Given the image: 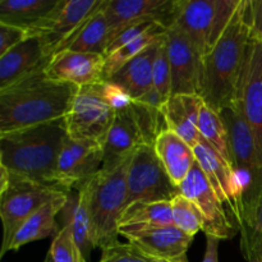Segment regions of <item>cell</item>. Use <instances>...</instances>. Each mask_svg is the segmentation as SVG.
I'll list each match as a JSON object with an SVG mask.
<instances>
[{
  "label": "cell",
  "mask_w": 262,
  "mask_h": 262,
  "mask_svg": "<svg viewBox=\"0 0 262 262\" xmlns=\"http://www.w3.org/2000/svg\"><path fill=\"white\" fill-rule=\"evenodd\" d=\"M248 42L250 0H241L215 48L201 59L199 95L205 105L216 113L237 102Z\"/></svg>",
  "instance_id": "cell-1"
},
{
  "label": "cell",
  "mask_w": 262,
  "mask_h": 262,
  "mask_svg": "<svg viewBox=\"0 0 262 262\" xmlns=\"http://www.w3.org/2000/svg\"><path fill=\"white\" fill-rule=\"evenodd\" d=\"M78 89L42 71L0 90V135L66 119Z\"/></svg>",
  "instance_id": "cell-2"
},
{
  "label": "cell",
  "mask_w": 262,
  "mask_h": 262,
  "mask_svg": "<svg viewBox=\"0 0 262 262\" xmlns=\"http://www.w3.org/2000/svg\"><path fill=\"white\" fill-rule=\"evenodd\" d=\"M67 137L66 119L0 135V165L15 177L61 189L56 165Z\"/></svg>",
  "instance_id": "cell-3"
},
{
  "label": "cell",
  "mask_w": 262,
  "mask_h": 262,
  "mask_svg": "<svg viewBox=\"0 0 262 262\" xmlns=\"http://www.w3.org/2000/svg\"><path fill=\"white\" fill-rule=\"evenodd\" d=\"M219 114L227 127L233 169L242 194V228L252 216L262 197V161L256 147L253 133L238 104V100L235 105L225 107Z\"/></svg>",
  "instance_id": "cell-4"
},
{
  "label": "cell",
  "mask_w": 262,
  "mask_h": 262,
  "mask_svg": "<svg viewBox=\"0 0 262 262\" xmlns=\"http://www.w3.org/2000/svg\"><path fill=\"white\" fill-rule=\"evenodd\" d=\"M130 158L113 169L101 168L86 186L95 248L104 250L119 242V220L127 206V170Z\"/></svg>",
  "instance_id": "cell-5"
},
{
  "label": "cell",
  "mask_w": 262,
  "mask_h": 262,
  "mask_svg": "<svg viewBox=\"0 0 262 262\" xmlns=\"http://www.w3.org/2000/svg\"><path fill=\"white\" fill-rule=\"evenodd\" d=\"M165 128L160 110L133 101L115 113L105 140L102 169H113L129 159L141 146L154 145L159 133Z\"/></svg>",
  "instance_id": "cell-6"
},
{
  "label": "cell",
  "mask_w": 262,
  "mask_h": 262,
  "mask_svg": "<svg viewBox=\"0 0 262 262\" xmlns=\"http://www.w3.org/2000/svg\"><path fill=\"white\" fill-rule=\"evenodd\" d=\"M0 168V219L3 224L0 257H3L8 252L15 232L31 215L48 202L69 192L19 178L10 174L3 165Z\"/></svg>",
  "instance_id": "cell-7"
},
{
  "label": "cell",
  "mask_w": 262,
  "mask_h": 262,
  "mask_svg": "<svg viewBox=\"0 0 262 262\" xmlns=\"http://www.w3.org/2000/svg\"><path fill=\"white\" fill-rule=\"evenodd\" d=\"M241 0H181L174 25L189 38L201 58L206 56L229 26Z\"/></svg>",
  "instance_id": "cell-8"
},
{
  "label": "cell",
  "mask_w": 262,
  "mask_h": 262,
  "mask_svg": "<svg viewBox=\"0 0 262 262\" xmlns=\"http://www.w3.org/2000/svg\"><path fill=\"white\" fill-rule=\"evenodd\" d=\"M177 194L179 188L166 174L154 145L141 146L128 165L127 206L133 202H170Z\"/></svg>",
  "instance_id": "cell-9"
},
{
  "label": "cell",
  "mask_w": 262,
  "mask_h": 262,
  "mask_svg": "<svg viewBox=\"0 0 262 262\" xmlns=\"http://www.w3.org/2000/svg\"><path fill=\"white\" fill-rule=\"evenodd\" d=\"M114 110L105 100L101 83L79 87L66 117L68 136L104 146L114 119Z\"/></svg>",
  "instance_id": "cell-10"
},
{
  "label": "cell",
  "mask_w": 262,
  "mask_h": 262,
  "mask_svg": "<svg viewBox=\"0 0 262 262\" xmlns=\"http://www.w3.org/2000/svg\"><path fill=\"white\" fill-rule=\"evenodd\" d=\"M179 8L181 0H105L102 10L109 26V43L141 23L156 22L168 30L176 23Z\"/></svg>",
  "instance_id": "cell-11"
},
{
  "label": "cell",
  "mask_w": 262,
  "mask_h": 262,
  "mask_svg": "<svg viewBox=\"0 0 262 262\" xmlns=\"http://www.w3.org/2000/svg\"><path fill=\"white\" fill-rule=\"evenodd\" d=\"M179 193L199 207L204 219L202 232L206 235L222 241L232 239L239 233V228L217 199L199 163L194 164L187 178L179 186Z\"/></svg>",
  "instance_id": "cell-12"
},
{
  "label": "cell",
  "mask_w": 262,
  "mask_h": 262,
  "mask_svg": "<svg viewBox=\"0 0 262 262\" xmlns=\"http://www.w3.org/2000/svg\"><path fill=\"white\" fill-rule=\"evenodd\" d=\"M104 161L102 146L92 141H64L56 165V177L61 189L79 191L101 170Z\"/></svg>",
  "instance_id": "cell-13"
},
{
  "label": "cell",
  "mask_w": 262,
  "mask_h": 262,
  "mask_svg": "<svg viewBox=\"0 0 262 262\" xmlns=\"http://www.w3.org/2000/svg\"><path fill=\"white\" fill-rule=\"evenodd\" d=\"M104 3L105 0H60L37 35L49 55L54 58L60 53L84 23L101 9Z\"/></svg>",
  "instance_id": "cell-14"
},
{
  "label": "cell",
  "mask_w": 262,
  "mask_h": 262,
  "mask_svg": "<svg viewBox=\"0 0 262 262\" xmlns=\"http://www.w3.org/2000/svg\"><path fill=\"white\" fill-rule=\"evenodd\" d=\"M193 150L197 163L211 184L215 194L241 230L242 194L234 170L202 137H200Z\"/></svg>",
  "instance_id": "cell-15"
},
{
  "label": "cell",
  "mask_w": 262,
  "mask_h": 262,
  "mask_svg": "<svg viewBox=\"0 0 262 262\" xmlns=\"http://www.w3.org/2000/svg\"><path fill=\"white\" fill-rule=\"evenodd\" d=\"M238 104L253 133L262 161V43L248 42L238 87Z\"/></svg>",
  "instance_id": "cell-16"
},
{
  "label": "cell",
  "mask_w": 262,
  "mask_h": 262,
  "mask_svg": "<svg viewBox=\"0 0 262 262\" xmlns=\"http://www.w3.org/2000/svg\"><path fill=\"white\" fill-rule=\"evenodd\" d=\"M166 49L173 95H199L201 56L186 33L173 25L166 30Z\"/></svg>",
  "instance_id": "cell-17"
},
{
  "label": "cell",
  "mask_w": 262,
  "mask_h": 262,
  "mask_svg": "<svg viewBox=\"0 0 262 262\" xmlns=\"http://www.w3.org/2000/svg\"><path fill=\"white\" fill-rule=\"evenodd\" d=\"M163 40L146 49L106 79L107 82L124 89L130 95L133 101L148 105L160 112L163 104L154 87V64Z\"/></svg>",
  "instance_id": "cell-18"
},
{
  "label": "cell",
  "mask_w": 262,
  "mask_h": 262,
  "mask_svg": "<svg viewBox=\"0 0 262 262\" xmlns=\"http://www.w3.org/2000/svg\"><path fill=\"white\" fill-rule=\"evenodd\" d=\"M119 235L127 238L128 243H132L148 257L169 262H188L187 251L193 241V238L184 234L174 225L142 229H120Z\"/></svg>",
  "instance_id": "cell-19"
},
{
  "label": "cell",
  "mask_w": 262,
  "mask_h": 262,
  "mask_svg": "<svg viewBox=\"0 0 262 262\" xmlns=\"http://www.w3.org/2000/svg\"><path fill=\"white\" fill-rule=\"evenodd\" d=\"M38 36H30L7 54L0 56V90H5L17 82L46 71L51 61Z\"/></svg>",
  "instance_id": "cell-20"
},
{
  "label": "cell",
  "mask_w": 262,
  "mask_h": 262,
  "mask_svg": "<svg viewBox=\"0 0 262 262\" xmlns=\"http://www.w3.org/2000/svg\"><path fill=\"white\" fill-rule=\"evenodd\" d=\"M45 72L50 78L78 87L99 84L105 82V56L95 53L61 51L51 59Z\"/></svg>",
  "instance_id": "cell-21"
},
{
  "label": "cell",
  "mask_w": 262,
  "mask_h": 262,
  "mask_svg": "<svg viewBox=\"0 0 262 262\" xmlns=\"http://www.w3.org/2000/svg\"><path fill=\"white\" fill-rule=\"evenodd\" d=\"M204 105L200 95H173L161 107L165 128L173 130L194 147L201 137L199 119Z\"/></svg>",
  "instance_id": "cell-22"
},
{
  "label": "cell",
  "mask_w": 262,
  "mask_h": 262,
  "mask_svg": "<svg viewBox=\"0 0 262 262\" xmlns=\"http://www.w3.org/2000/svg\"><path fill=\"white\" fill-rule=\"evenodd\" d=\"M154 148L170 181L179 188L197 163L193 147L173 130L164 128L156 137Z\"/></svg>",
  "instance_id": "cell-23"
},
{
  "label": "cell",
  "mask_w": 262,
  "mask_h": 262,
  "mask_svg": "<svg viewBox=\"0 0 262 262\" xmlns=\"http://www.w3.org/2000/svg\"><path fill=\"white\" fill-rule=\"evenodd\" d=\"M60 0H0V22L37 36Z\"/></svg>",
  "instance_id": "cell-24"
},
{
  "label": "cell",
  "mask_w": 262,
  "mask_h": 262,
  "mask_svg": "<svg viewBox=\"0 0 262 262\" xmlns=\"http://www.w3.org/2000/svg\"><path fill=\"white\" fill-rule=\"evenodd\" d=\"M68 194L69 193L63 194V196L48 202L45 206H42L35 214L31 215L20 225L19 229L15 232L14 237H13L12 242L8 247V251L19 250L22 246L27 245V243L43 239V238H48L50 235L55 237L60 230L55 217L63 210L67 199H68Z\"/></svg>",
  "instance_id": "cell-25"
},
{
  "label": "cell",
  "mask_w": 262,
  "mask_h": 262,
  "mask_svg": "<svg viewBox=\"0 0 262 262\" xmlns=\"http://www.w3.org/2000/svg\"><path fill=\"white\" fill-rule=\"evenodd\" d=\"M60 214L63 215V225H68L71 228L82 255L87 260L91 251L95 250V242L86 186L79 191L69 192Z\"/></svg>",
  "instance_id": "cell-26"
},
{
  "label": "cell",
  "mask_w": 262,
  "mask_h": 262,
  "mask_svg": "<svg viewBox=\"0 0 262 262\" xmlns=\"http://www.w3.org/2000/svg\"><path fill=\"white\" fill-rule=\"evenodd\" d=\"M173 225L171 204L169 201L133 202L125 207L119 220V230Z\"/></svg>",
  "instance_id": "cell-27"
},
{
  "label": "cell",
  "mask_w": 262,
  "mask_h": 262,
  "mask_svg": "<svg viewBox=\"0 0 262 262\" xmlns=\"http://www.w3.org/2000/svg\"><path fill=\"white\" fill-rule=\"evenodd\" d=\"M107 43H109V26H107V19L101 8L94 17H91L84 23L83 27L61 51L71 50L79 51V53H95L105 56Z\"/></svg>",
  "instance_id": "cell-28"
},
{
  "label": "cell",
  "mask_w": 262,
  "mask_h": 262,
  "mask_svg": "<svg viewBox=\"0 0 262 262\" xmlns=\"http://www.w3.org/2000/svg\"><path fill=\"white\" fill-rule=\"evenodd\" d=\"M166 35V28L161 25L154 26L145 33L140 35L138 37L133 38L129 42L124 43L122 48L115 50L110 55L105 56V81L107 78L117 73L122 67H124L128 61L132 60L137 55H140L142 51L152 46L154 43L163 40Z\"/></svg>",
  "instance_id": "cell-29"
},
{
  "label": "cell",
  "mask_w": 262,
  "mask_h": 262,
  "mask_svg": "<svg viewBox=\"0 0 262 262\" xmlns=\"http://www.w3.org/2000/svg\"><path fill=\"white\" fill-rule=\"evenodd\" d=\"M199 132L200 136L233 168V158L227 127L219 113L210 109L207 105H204L200 113Z\"/></svg>",
  "instance_id": "cell-30"
},
{
  "label": "cell",
  "mask_w": 262,
  "mask_h": 262,
  "mask_svg": "<svg viewBox=\"0 0 262 262\" xmlns=\"http://www.w3.org/2000/svg\"><path fill=\"white\" fill-rule=\"evenodd\" d=\"M241 251L247 262H262V197L252 216L241 228Z\"/></svg>",
  "instance_id": "cell-31"
},
{
  "label": "cell",
  "mask_w": 262,
  "mask_h": 262,
  "mask_svg": "<svg viewBox=\"0 0 262 262\" xmlns=\"http://www.w3.org/2000/svg\"><path fill=\"white\" fill-rule=\"evenodd\" d=\"M174 227L193 238L204 228V219L199 207L183 194H177L170 201Z\"/></svg>",
  "instance_id": "cell-32"
},
{
  "label": "cell",
  "mask_w": 262,
  "mask_h": 262,
  "mask_svg": "<svg viewBox=\"0 0 262 262\" xmlns=\"http://www.w3.org/2000/svg\"><path fill=\"white\" fill-rule=\"evenodd\" d=\"M49 253L54 262H87L68 225H63L53 238Z\"/></svg>",
  "instance_id": "cell-33"
},
{
  "label": "cell",
  "mask_w": 262,
  "mask_h": 262,
  "mask_svg": "<svg viewBox=\"0 0 262 262\" xmlns=\"http://www.w3.org/2000/svg\"><path fill=\"white\" fill-rule=\"evenodd\" d=\"M154 87L160 97L161 104L164 105L171 96V73L165 38L161 42L155 64H154Z\"/></svg>",
  "instance_id": "cell-34"
},
{
  "label": "cell",
  "mask_w": 262,
  "mask_h": 262,
  "mask_svg": "<svg viewBox=\"0 0 262 262\" xmlns=\"http://www.w3.org/2000/svg\"><path fill=\"white\" fill-rule=\"evenodd\" d=\"M99 262H154L132 243H115L104 248Z\"/></svg>",
  "instance_id": "cell-35"
},
{
  "label": "cell",
  "mask_w": 262,
  "mask_h": 262,
  "mask_svg": "<svg viewBox=\"0 0 262 262\" xmlns=\"http://www.w3.org/2000/svg\"><path fill=\"white\" fill-rule=\"evenodd\" d=\"M28 37H30L28 31L17 26L0 22V56L7 54L13 48L27 40Z\"/></svg>",
  "instance_id": "cell-36"
},
{
  "label": "cell",
  "mask_w": 262,
  "mask_h": 262,
  "mask_svg": "<svg viewBox=\"0 0 262 262\" xmlns=\"http://www.w3.org/2000/svg\"><path fill=\"white\" fill-rule=\"evenodd\" d=\"M101 91L105 100L112 106L114 113L125 109V107H128L133 102V99L130 97V95L124 89H122L118 84L112 83V82H102Z\"/></svg>",
  "instance_id": "cell-37"
},
{
  "label": "cell",
  "mask_w": 262,
  "mask_h": 262,
  "mask_svg": "<svg viewBox=\"0 0 262 262\" xmlns=\"http://www.w3.org/2000/svg\"><path fill=\"white\" fill-rule=\"evenodd\" d=\"M250 40L262 43V0H250Z\"/></svg>",
  "instance_id": "cell-38"
},
{
  "label": "cell",
  "mask_w": 262,
  "mask_h": 262,
  "mask_svg": "<svg viewBox=\"0 0 262 262\" xmlns=\"http://www.w3.org/2000/svg\"><path fill=\"white\" fill-rule=\"evenodd\" d=\"M219 239L206 235V251L202 262H219Z\"/></svg>",
  "instance_id": "cell-39"
},
{
  "label": "cell",
  "mask_w": 262,
  "mask_h": 262,
  "mask_svg": "<svg viewBox=\"0 0 262 262\" xmlns=\"http://www.w3.org/2000/svg\"><path fill=\"white\" fill-rule=\"evenodd\" d=\"M43 262H54L53 257H51V255L49 252H48V255H46V257H45V260H43Z\"/></svg>",
  "instance_id": "cell-40"
},
{
  "label": "cell",
  "mask_w": 262,
  "mask_h": 262,
  "mask_svg": "<svg viewBox=\"0 0 262 262\" xmlns=\"http://www.w3.org/2000/svg\"><path fill=\"white\" fill-rule=\"evenodd\" d=\"M154 262H169V261H164V260H154Z\"/></svg>",
  "instance_id": "cell-41"
}]
</instances>
